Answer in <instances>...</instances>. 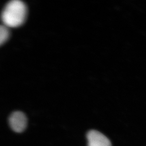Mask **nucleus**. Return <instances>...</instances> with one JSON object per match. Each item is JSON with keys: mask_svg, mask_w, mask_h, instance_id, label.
I'll list each match as a JSON object with an SVG mask.
<instances>
[{"mask_svg": "<svg viewBox=\"0 0 146 146\" xmlns=\"http://www.w3.org/2000/svg\"><path fill=\"white\" fill-rule=\"evenodd\" d=\"M9 36L8 28L5 26L0 25V45L6 41Z\"/></svg>", "mask_w": 146, "mask_h": 146, "instance_id": "obj_4", "label": "nucleus"}, {"mask_svg": "<svg viewBox=\"0 0 146 146\" xmlns=\"http://www.w3.org/2000/svg\"><path fill=\"white\" fill-rule=\"evenodd\" d=\"M88 146H112L109 139L101 132L91 130L86 134Z\"/></svg>", "mask_w": 146, "mask_h": 146, "instance_id": "obj_3", "label": "nucleus"}, {"mask_svg": "<svg viewBox=\"0 0 146 146\" xmlns=\"http://www.w3.org/2000/svg\"><path fill=\"white\" fill-rule=\"evenodd\" d=\"M27 13L25 3L20 0H12L6 4L1 14L4 25L7 27H16L23 24Z\"/></svg>", "mask_w": 146, "mask_h": 146, "instance_id": "obj_1", "label": "nucleus"}, {"mask_svg": "<svg viewBox=\"0 0 146 146\" xmlns=\"http://www.w3.org/2000/svg\"><path fill=\"white\" fill-rule=\"evenodd\" d=\"M9 126L16 133L23 132L27 125V118L23 112L20 111H14L9 117Z\"/></svg>", "mask_w": 146, "mask_h": 146, "instance_id": "obj_2", "label": "nucleus"}]
</instances>
